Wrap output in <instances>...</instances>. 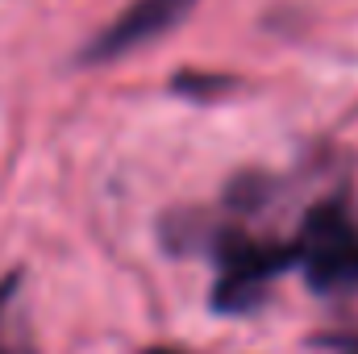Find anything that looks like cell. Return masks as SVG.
<instances>
[{"label":"cell","instance_id":"1","mask_svg":"<svg viewBox=\"0 0 358 354\" xmlns=\"http://www.w3.org/2000/svg\"><path fill=\"white\" fill-rule=\"evenodd\" d=\"M296 246H300V267L313 292L346 296L358 288V229L338 200L308 213Z\"/></svg>","mask_w":358,"mask_h":354},{"label":"cell","instance_id":"6","mask_svg":"<svg viewBox=\"0 0 358 354\" xmlns=\"http://www.w3.org/2000/svg\"><path fill=\"white\" fill-rule=\"evenodd\" d=\"M13 283H17V279H8V283H0V304H4V296L13 292Z\"/></svg>","mask_w":358,"mask_h":354},{"label":"cell","instance_id":"3","mask_svg":"<svg viewBox=\"0 0 358 354\" xmlns=\"http://www.w3.org/2000/svg\"><path fill=\"white\" fill-rule=\"evenodd\" d=\"M263 196H267V179L263 176H242L225 187V200L238 204V208H259V204H267Z\"/></svg>","mask_w":358,"mask_h":354},{"label":"cell","instance_id":"8","mask_svg":"<svg viewBox=\"0 0 358 354\" xmlns=\"http://www.w3.org/2000/svg\"><path fill=\"white\" fill-rule=\"evenodd\" d=\"M146 354H179V351H163V346H159V351H146Z\"/></svg>","mask_w":358,"mask_h":354},{"label":"cell","instance_id":"4","mask_svg":"<svg viewBox=\"0 0 358 354\" xmlns=\"http://www.w3.org/2000/svg\"><path fill=\"white\" fill-rule=\"evenodd\" d=\"M176 88L179 92H221V88H229V80L225 76H179Z\"/></svg>","mask_w":358,"mask_h":354},{"label":"cell","instance_id":"2","mask_svg":"<svg viewBox=\"0 0 358 354\" xmlns=\"http://www.w3.org/2000/svg\"><path fill=\"white\" fill-rule=\"evenodd\" d=\"M200 0H134L129 8H121L84 50V63H113L129 50H142L150 42H159L163 34H171L179 21L196 8Z\"/></svg>","mask_w":358,"mask_h":354},{"label":"cell","instance_id":"5","mask_svg":"<svg viewBox=\"0 0 358 354\" xmlns=\"http://www.w3.org/2000/svg\"><path fill=\"white\" fill-rule=\"evenodd\" d=\"M334 346H350V351H358V330H350V334H338V338H329Z\"/></svg>","mask_w":358,"mask_h":354},{"label":"cell","instance_id":"7","mask_svg":"<svg viewBox=\"0 0 358 354\" xmlns=\"http://www.w3.org/2000/svg\"><path fill=\"white\" fill-rule=\"evenodd\" d=\"M0 354H29V351H17V346H4V342H0Z\"/></svg>","mask_w":358,"mask_h":354}]
</instances>
